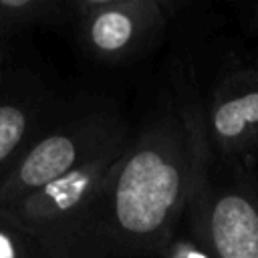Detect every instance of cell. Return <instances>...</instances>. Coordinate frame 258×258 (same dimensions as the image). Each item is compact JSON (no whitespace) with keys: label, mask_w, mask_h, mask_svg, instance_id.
I'll return each mask as SVG.
<instances>
[{"label":"cell","mask_w":258,"mask_h":258,"mask_svg":"<svg viewBox=\"0 0 258 258\" xmlns=\"http://www.w3.org/2000/svg\"><path fill=\"white\" fill-rule=\"evenodd\" d=\"M36 117L32 101L20 95L0 97V183L38 135Z\"/></svg>","instance_id":"obj_7"},{"label":"cell","mask_w":258,"mask_h":258,"mask_svg":"<svg viewBox=\"0 0 258 258\" xmlns=\"http://www.w3.org/2000/svg\"><path fill=\"white\" fill-rule=\"evenodd\" d=\"M163 258H214L202 244L189 236H173L159 252Z\"/></svg>","instance_id":"obj_10"},{"label":"cell","mask_w":258,"mask_h":258,"mask_svg":"<svg viewBox=\"0 0 258 258\" xmlns=\"http://www.w3.org/2000/svg\"><path fill=\"white\" fill-rule=\"evenodd\" d=\"M254 26H256V30H258V12L254 14Z\"/></svg>","instance_id":"obj_11"},{"label":"cell","mask_w":258,"mask_h":258,"mask_svg":"<svg viewBox=\"0 0 258 258\" xmlns=\"http://www.w3.org/2000/svg\"><path fill=\"white\" fill-rule=\"evenodd\" d=\"M0 258H52V254L0 210Z\"/></svg>","instance_id":"obj_9"},{"label":"cell","mask_w":258,"mask_h":258,"mask_svg":"<svg viewBox=\"0 0 258 258\" xmlns=\"http://www.w3.org/2000/svg\"><path fill=\"white\" fill-rule=\"evenodd\" d=\"M256 159H258V153H256Z\"/></svg>","instance_id":"obj_13"},{"label":"cell","mask_w":258,"mask_h":258,"mask_svg":"<svg viewBox=\"0 0 258 258\" xmlns=\"http://www.w3.org/2000/svg\"><path fill=\"white\" fill-rule=\"evenodd\" d=\"M179 109L194 147L185 212L191 238L214 258H258V183L252 179L250 167L220 159L224 171H216L204 111L196 103H181Z\"/></svg>","instance_id":"obj_2"},{"label":"cell","mask_w":258,"mask_h":258,"mask_svg":"<svg viewBox=\"0 0 258 258\" xmlns=\"http://www.w3.org/2000/svg\"><path fill=\"white\" fill-rule=\"evenodd\" d=\"M123 137H127V129L113 115L95 113L36 135L10 175L0 183V208L77 169Z\"/></svg>","instance_id":"obj_4"},{"label":"cell","mask_w":258,"mask_h":258,"mask_svg":"<svg viewBox=\"0 0 258 258\" xmlns=\"http://www.w3.org/2000/svg\"><path fill=\"white\" fill-rule=\"evenodd\" d=\"M204 123L218 159L250 167L258 153V69L224 77L212 93Z\"/></svg>","instance_id":"obj_6"},{"label":"cell","mask_w":258,"mask_h":258,"mask_svg":"<svg viewBox=\"0 0 258 258\" xmlns=\"http://www.w3.org/2000/svg\"><path fill=\"white\" fill-rule=\"evenodd\" d=\"M64 8L56 0H0V38L34 24L54 22Z\"/></svg>","instance_id":"obj_8"},{"label":"cell","mask_w":258,"mask_h":258,"mask_svg":"<svg viewBox=\"0 0 258 258\" xmlns=\"http://www.w3.org/2000/svg\"><path fill=\"white\" fill-rule=\"evenodd\" d=\"M127 141L129 135L95 153L77 169L0 210L24 232L38 238L52 258H62Z\"/></svg>","instance_id":"obj_3"},{"label":"cell","mask_w":258,"mask_h":258,"mask_svg":"<svg viewBox=\"0 0 258 258\" xmlns=\"http://www.w3.org/2000/svg\"><path fill=\"white\" fill-rule=\"evenodd\" d=\"M67 8L77 18L83 46L107 62L131 56L167 20L161 0H75Z\"/></svg>","instance_id":"obj_5"},{"label":"cell","mask_w":258,"mask_h":258,"mask_svg":"<svg viewBox=\"0 0 258 258\" xmlns=\"http://www.w3.org/2000/svg\"><path fill=\"white\" fill-rule=\"evenodd\" d=\"M191 165V135L177 105L129 137L62 258L159 254L187 212Z\"/></svg>","instance_id":"obj_1"},{"label":"cell","mask_w":258,"mask_h":258,"mask_svg":"<svg viewBox=\"0 0 258 258\" xmlns=\"http://www.w3.org/2000/svg\"><path fill=\"white\" fill-rule=\"evenodd\" d=\"M0 64H2V54H0ZM0 85H2V73H0Z\"/></svg>","instance_id":"obj_12"}]
</instances>
